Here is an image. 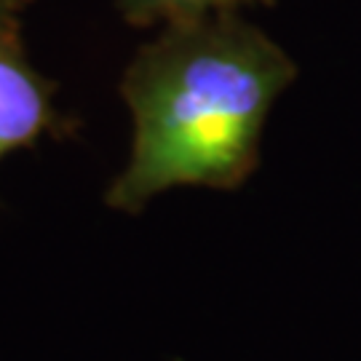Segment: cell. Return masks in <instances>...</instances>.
<instances>
[{
    "label": "cell",
    "instance_id": "cell-1",
    "mask_svg": "<svg viewBox=\"0 0 361 361\" xmlns=\"http://www.w3.org/2000/svg\"><path fill=\"white\" fill-rule=\"evenodd\" d=\"M295 75L284 49L233 11L166 25L121 83L134 140L107 204L134 214L182 185L241 188L257 169L273 102Z\"/></svg>",
    "mask_w": 361,
    "mask_h": 361
},
{
    "label": "cell",
    "instance_id": "cell-2",
    "mask_svg": "<svg viewBox=\"0 0 361 361\" xmlns=\"http://www.w3.org/2000/svg\"><path fill=\"white\" fill-rule=\"evenodd\" d=\"M27 0H0V158L32 147L67 121L54 107V89L32 67L22 38Z\"/></svg>",
    "mask_w": 361,
    "mask_h": 361
},
{
    "label": "cell",
    "instance_id": "cell-3",
    "mask_svg": "<svg viewBox=\"0 0 361 361\" xmlns=\"http://www.w3.org/2000/svg\"><path fill=\"white\" fill-rule=\"evenodd\" d=\"M121 13L131 25H155V22H185V19H198L207 13L233 11L235 6L244 3H262V0H116ZM268 3V0H265Z\"/></svg>",
    "mask_w": 361,
    "mask_h": 361
}]
</instances>
